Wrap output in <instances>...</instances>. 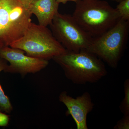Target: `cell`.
<instances>
[{
    "mask_svg": "<svg viewBox=\"0 0 129 129\" xmlns=\"http://www.w3.org/2000/svg\"><path fill=\"white\" fill-rule=\"evenodd\" d=\"M72 17L92 38L103 34L116 25L121 18L116 8L103 0H80L75 3Z\"/></svg>",
    "mask_w": 129,
    "mask_h": 129,
    "instance_id": "6da1fadb",
    "label": "cell"
},
{
    "mask_svg": "<svg viewBox=\"0 0 129 129\" xmlns=\"http://www.w3.org/2000/svg\"><path fill=\"white\" fill-rule=\"evenodd\" d=\"M52 59L62 68L67 78L76 84L96 83L107 73L103 61L86 50H67Z\"/></svg>",
    "mask_w": 129,
    "mask_h": 129,
    "instance_id": "7a4b0ae2",
    "label": "cell"
},
{
    "mask_svg": "<svg viewBox=\"0 0 129 129\" xmlns=\"http://www.w3.org/2000/svg\"><path fill=\"white\" fill-rule=\"evenodd\" d=\"M10 47L21 49L31 57L48 61L67 51L47 27L32 22L23 35Z\"/></svg>",
    "mask_w": 129,
    "mask_h": 129,
    "instance_id": "3957f363",
    "label": "cell"
},
{
    "mask_svg": "<svg viewBox=\"0 0 129 129\" xmlns=\"http://www.w3.org/2000/svg\"><path fill=\"white\" fill-rule=\"evenodd\" d=\"M32 15L20 0H0V49L23 35L32 23Z\"/></svg>",
    "mask_w": 129,
    "mask_h": 129,
    "instance_id": "277c9868",
    "label": "cell"
},
{
    "mask_svg": "<svg viewBox=\"0 0 129 129\" xmlns=\"http://www.w3.org/2000/svg\"><path fill=\"white\" fill-rule=\"evenodd\" d=\"M129 35V21L120 19L116 25L99 37L93 38L86 50L113 68L117 67Z\"/></svg>",
    "mask_w": 129,
    "mask_h": 129,
    "instance_id": "5b68a950",
    "label": "cell"
},
{
    "mask_svg": "<svg viewBox=\"0 0 129 129\" xmlns=\"http://www.w3.org/2000/svg\"><path fill=\"white\" fill-rule=\"evenodd\" d=\"M49 26L57 40L69 51L86 50L93 39L70 14L58 13Z\"/></svg>",
    "mask_w": 129,
    "mask_h": 129,
    "instance_id": "8992f818",
    "label": "cell"
},
{
    "mask_svg": "<svg viewBox=\"0 0 129 129\" xmlns=\"http://www.w3.org/2000/svg\"><path fill=\"white\" fill-rule=\"evenodd\" d=\"M21 49L5 47L0 49V57L9 63L5 72L25 76L35 73L47 67L48 60L31 57L25 55Z\"/></svg>",
    "mask_w": 129,
    "mask_h": 129,
    "instance_id": "52a82bcc",
    "label": "cell"
},
{
    "mask_svg": "<svg viewBox=\"0 0 129 129\" xmlns=\"http://www.w3.org/2000/svg\"><path fill=\"white\" fill-rule=\"evenodd\" d=\"M59 99L67 107L66 114L72 116L76 123L77 129H88L87 116L94 106L89 93L84 92L75 98L63 91L60 94Z\"/></svg>",
    "mask_w": 129,
    "mask_h": 129,
    "instance_id": "ba28073f",
    "label": "cell"
},
{
    "mask_svg": "<svg viewBox=\"0 0 129 129\" xmlns=\"http://www.w3.org/2000/svg\"><path fill=\"white\" fill-rule=\"evenodd\" d=\"M59 5L56 0H37L31 3L28 9L36 16L39 24L47 27L59 12Z\"/></svg>",
    "mask_w": 129,
    "mask_h": 129,
    "instance_id": "9c48e42d",
    "label": "cell"
},
{
    "mask_svg": "<svg viewBox=\"0 0 129 129\" xmlns=\"http://www.w3.org/2000/svg\"><path fill=\"white\" fill-rule=\"evenodd\" d=\"M7 61L0 57V72L5 71L7 67ZM13 110V107L9 98L5 94L0 84V111L10 113Z\"/></svg>",
    "mask_w": 129,
    "mask_h": 129,
    "instance_id": "30bf717a",
    "label": "cell"
},
{
    "mask_svg": "<svg viewBox=\"0 0 129 129\" xmlns=\"http://www.w3.org/2000/svg\"><path fill=\"white\" fill-rule=\"evenodd\" d=\"M124 96L122 101L119 108L124 115H129V79H127L124 81Z\"/></svg>",
    "mask_w": 129,
    "mask_h": 129,
    "instance_id": "8fae6325",
    "label": "cell"
},
{
    "mask_svg": "<svg viewBox=\"0 0 129 129\" xmlns=\"http://www.w3.org/2000/svg\"><path fill=\"white\" fill-rule=\"evenodd\" d=\"M116 9L121 19L129 21V0H122L119 3Z\"/></svg>",
    "mask_w": 129,
    "mask_h": 129,
    "instance_id": "7c38bea8",
    "label": "cell"
},
{
    "mask_svg": "<svg viewBox=\"0 0 129 129\" xmlns=\"http://www.w3.org/2000/svg\"><path fill=\"white\" fill-rule=\"evenodd\" d=\"M114 129H129V115H124L114 127Z\"/></svg>",
    "mask_w": 129,
    "mask_h": 129,
    "instance_id": "4fadbf2b",
    "label": "cell"
},
{
    "mask_svg": "<svg viewBox=\"0 0 129 129\" xmlns=\"http://www.w3.org/2000/svg\"><path fill=\"white\" fill-rule=\"evenodd\" d=\"M9 116L0 111V127H6L9 123Z\"/></svg>",
    "mask_w": 129,
    "mask_h": 129,
    "instance_id": "5bb4252c",
    "label": "cell"
},
{
    "mask_svg": "<svg viewBox=\"0 0 129 129\" xmlns=\"http://www.w3.org/2000/svg\"><path fill=\"white\" fill-rule=\"evenodd\" d=\"M20 1L23 4L25 7L28 8L29 5L34 2L37 1V0H20Z\"/></svg>",
    "mask_w": 129,
    "mask_h": 129,
    "instance_id": "9a60e30c",
    "label": "cell"
},
{
    "mask_svg": "<svg viewBox=\"0 0 129 129\" xmlns=\"http://www.w3.org/2000/svg\"><path fill=\"white\" fill-rule=\"evenodd\" d=\"M56 1L59 4L61 3H62L63 4H65L68 2L72 1L76 3L77 2L80 1V0H56Z\"/></svg>",
    "mask_w": 129,
    "mask_h": 129,
    "instance_id": "2e32d148",
    "label": "cell"
},
{
    "mask_svg": "<svg viewBox=\"0 0 129 129\" xmlns=\"http://www.w3.org/2000/svg\"><path fill=\"white\" fill-rule=\"evenodd\" d=\"M122 1V0H115V1L117 2L118 3H119Z\"/></svg>",
    "mask_w": 129,
    "mask_h": 129,
    "instance_id": "e0dca14e",
    "label": "cell"
},
{
    "mask_svg": "<svg viewBox=\"0 0 129 129\" xmlns=\"http://www.w3.org/2000/svg\"><path fill=\"white\" fill-rule=\"evenodd\" d=\"M112 1H115V0H112Z\"/></svg>",
    "mask_w": 129,
    "mask_h": 129,
    "instance_id": "ac0fdd59",
    "label": "cell"
}]
</instances>
